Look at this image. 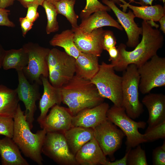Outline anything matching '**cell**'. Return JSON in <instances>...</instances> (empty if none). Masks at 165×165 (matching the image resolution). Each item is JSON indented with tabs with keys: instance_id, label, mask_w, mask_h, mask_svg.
Returning a JSON list of instances; mask_svg holds the SVG:
<instances>
[{
	"instance_id": "1",
	"label": "cell",
	"mask_w": 165,
	"mask_h": 165,
	"mask_svg": "<svg viewBox=\"0 0 165 165\" xmlns=\"http://www.w3.org/2000/svg\"><path fill=\"white\" fill-rule=\"evenodd\" d=\"M141 26L142 39L134 50L127 51L126 46L122 43L118 46V59L112 64L115 71L123 72L131 64H135L138 68L156 54L158 50L162 47L164 37L161 31L158 28H153L145 20L142 22Z\"/></svg>"
},
{
	"instance_id": "2",
	"label": "cell",
	"mask_w": 165,
	"mask_h": 165,
	"mask_svg": "<svg viewBox=\"0 0 165 165\" xmlns=\"http://www.w3.org/2000/svg\"><path fill=\"white\" fill-rule=\"evenodd\" d=\"M62 102L68 107L72 115L86 108H92L104 102L97 89L90 80L75 75L61 88Z\"/></svg>"
},
{
	"instance_id": "3",
	"label": "cell",
	"mask_w": 165,
	"mask_h": 165,
	"mask_svg": "<svg viewBox=\"0 0 165 165\" xmlns=\"http://www.w3.org/2000/svg\"><path fill=\"white\" fill-rule=\"evenodd\" d=\"M14 128L12 139L24 155L39 165L43 164L42 148L46 132L44 129L36 133L31 131L24 112L19 104L13 118Z\"/></svg>"
},
{
	"instance_id": "4",
	"label": "cell",
	"mask_w": 165,
	"mask_h": 165,
	"mask_svg": "<svg viewBox=\"0 0 165 165\" xmlns=\"http://www.w3.org/2000/svg\"><path fill=\"white\" fill-rule=\"evenodd\" d=\"M115 71L112 64L103 61L98 72L90 80L101 97L109 99L115 106L122 107V79Z\"/></svg>"
},
{
	"instance_id": "5",
	"label": "cell",
	"mask_w": 165,
	"mask_h": 165,
	"mask_svg": "<svg viewBox=\"0 0 165 165\" xmlns=\"http://www.w3.org/2000/svg\"><path fill=\"white\" fill-rule=\"evenodd\" d=\"M122 77V107L127 115L133 119L138 118L144 111L142 104L139 98L140 76L138 67L130 64L123 71Z\"/></svg>"
},
{
	"instance_id": "6",
	"label": "cell",
	"mask_w": 165,
	"mask_h": 165,
	"mask_svg": "<svg viewBox=\"0 0 165 165\" xmlns=\"http://www.w3.org/2000/svg\"><path fill=\"white\" fill-rule=\"evenodd\" d=\"M46 59L49 81L53 86L61 88L75 75L76 59L66 52L50 49Z\"/></svg>"
},
{
	"instance_id": "7",
	"label": "cell",
	"mask_w": 165,
	"mask_h": 165,
	"mask_svg": "<svg viewBox=\"0 0 165 165\" xmlns=\"http://www.w3.org/2000/svg\"><path fill=\"white\" fill-rule=\"evenodd\" d=\"M106 116L109 121L120 128L126 136V151L141 143L146 142L143 134L138 131L139 129H144L145 127L146 123L133 120L127 115L123 107L114 105L108 109Z\"/></svg>"
},
{
	"instance_id": "8",
	"label": "cell",
	"mask_w": 165,
	"mask_h": 165,
	"mask_svg": "<svg viewBox=\"0 0 165 165\" xmlns=\"http://www.w3.org/2000/svg\"><path fill=\"white\" fill-rule=\"evenodd\" d=\"M140 76L139 90L148 94L153 88L165 86V58L157 54L138 68Z\"/></svg>"
},
{
	"instance_id": "9",
	"label": "cell",
	"mask_w": 165,
	"mask_h": 165,
	"mask_svg": "<svg viewBox=\"0 0 165 165\" xmlns=\"http://www.w3.org/2000/svg\"><path fill=\"white\" fill-rule=\"evenodd\" d=\"M23 47L28 56V64L23 72L30 81L41 85L42 83L41 76L42 75L47 78L48 77L46 58L50 49L31 42L25 44Z\"/></svg>"
},
{
	"instance_id": "10",
	"label": "cell",
	"mask_w": 165,
	"mask_h": 165,
	"mask_svg": "<svg viewBox=\"0 0 165 165\" xmlns=\"http://www.w3.org/2000/svg\"><path fill=\"white\" fill-rule=\"evenodd\" d=\"M42 153L60 165H79L71 152L63 133H46Z\"/></svg>"
},
{
	"instance_id": "11",
	"label": "cell",
	"mask_w": 165,
	"mask_h": 165,
	"mask_svg": "<svg viewBox=\"0 0 165 165\" xmlns=\"http://www.w3.org/2000/svg\"><path fill=\"white\" fill-rule=\"evenodd\" d=\"M94 136L104 154L114 161V154L121 147L125 136L123 132L107 119L94 129Z\"/></svg>"
},
{
	"instance_id": "12",
	"label": "cell",
	"mask_w": 165,
	"mask_h": 165,
	"mask_svg": "<svg viewBox=\"0 0 165 165\" xmlns=\"http://www.w3.org/2000/svg\"><path fill=\"white\" fill-rule=\"evenodd\" d=\"M17 72L18 80L17 93L19 100L24 105V115L31 130L33 127L34 114L37 109L36 102L40 98L39 85L35 82L32 84L29 82L22 70Z\"/></svg>"
},
{
	"instance_id": "13",
	"label": "cell",
	"mask_w": 165,
	"mask_h": 165,
	"mask_svg": "<svg viewBox=\"0 0 165 165\" xmlns=\"http://www.w3.org/2000/svg\"><path fill=\"white\" fill-rule=\"evenodd\" d=\"M72 29L74 33L75 44L80 52L101 56L103 50L102 42L105 30L101 28L87 33L81 30L79 27Z\"/></svg>"
},
{
	"instance_id": "14",
	"label": "cell",
	"mask_w": 165,
	"mask_h": 165,
	"mask_svg": "<svg viewBox=\"0 0 165 165\" xmlns=\"http://www.w3.org/2000/svg\"><path fill=\"white\" fill-rule=\"evenodd\" d=\"M102 2L112 10L127 35V46L135 47L139 42L140 36L142 35V29L139 27L134 21L135 17L130 10L126 13L120 9L111 0H102Z\"/></svg>"
},
{
	"instance_id": "15",
	"label": "cell",
	"mask_w": 165,
	"mask_h": 165,
	"mask_svg": "<svg viewBox=\"0 0 165 165\" xmlns=\"http://www.w3.org/2000/svg\"><path fill=\"white\" fill-rule=\"evenodd\" d=\"M72 116L68 108L55 105L51 108L49 114L38 123L47 133H64L73 127Z\"/></svg>"
},
{
	"instance_id": "16",
	"label": "cell",
	"mask_w": 165,
	"mask_h": 165,
	"mask_svg": "<svg viewBox=\"0 0 165 165\" xmlns=\"http://www.w3.org/2000/svg\"><path fill=\"white\" fill-rule=\"evenodd\" d=\"M109 108L108 103L104 102L94 107L84 109L72 116V125L94 129L107 119Z\"/></svg>"
},
{
	"instance_id": "17",
	"label": "cell",
	"mask_w": 165,
	"mask_h": 165,
	"mask_svg": "<svg viewBox=\"0 0 165 165\" xmlns=\"http://www.w3.org/2000/svg\"><path fill=\"white\" fill-rule=\"evenodd\" d=\"M148 94L142 99V103L148 110V127H150L165 121V95L162 93Z\"/></svg>"
},
{
	"instance_id": "18",
	"label": "cell",
	"mask_w": 165,
	"mask_h": 165,
	"mask_svg": "<svg viewBox=\"0 0 165 165\" xmlns=\"http://www.w3.org/2000/svg\"><path fill=\"white\" fill-rule=\"evenodd\" d=\"M75 156L78 165H105L108 161L94 138L84 145Z\"/></svg>"
},
{
	"instance_id": "19",
	"label": "cell",
	"mask_w": 165,
	"mask_h": 165,
	"mask_svg": "<svg viewBox=\"0 0 165 165\" xmlns=\"http://www.w3.org/2000/svg\"><path fill=\"white\" fill-rule=\"evenodd\" d=\"M40 78L43 86V92L39 102L40 114L37 119L38 122L46 116L50 108L55 105H60L62 102L61 88L53 86L47 78L42 75Z\"/></svg>"
},
{
	"instance_id": "20",
	"label": "cell",
	"mask_w": 165,
	"mask_h": 165,
	"mask_svg": "<svg viewBox=\"0 0 165 165\" xmlns=\"http://www.w3.org/2000/svg\"><path fill=\"white\" fill-rule=\"evenodd\" d=\"M104 26L113 27L121 31L123 30V28L118 22L107 11H105L95 12L87 18L82 19L79 28L83 32L89 33Z\"/></svg>"
},
{
	"instance_id": "21",
	"label": "cell",
	"mask_w": 165,
	"mask_h": 165,
	"mask_svg": "<svg viewBox=\"0 0 165 165\" xmlns=\"http://www.w3.org/2000/svg\"><path fill=\"white\" fill-rule=\"evenodd\" d=\"M0 155L2 165H29L12 138L0 139Z\"/></svg>"
},
{
	"instance_id": "22",
	"label": "cell",
	"mask_w": 165,
	"mask_h": 165,
	"mask_svg": "<svg viewBox=\"0 0 165 165\" xmlns=\"http://www.w3.org/2000/svg\"><path fill=\"white\" fill-rule=\"evenodd\" d=\"M72 153L75 155L85 143L94 138V129L81 127H73L64 133Z\"/></svg>"
},
{
	"instance_id": "23",
	"label": "cell",
	"mask_w": 165,
	"mask_h": 165,
	"mask_svg": "<svg viewBox=\"0 0 165 165\" xmlns=\"http://www.w3.org/2000/svg\"><path fill=\"white\" fill-rule=\"evenodd\" d=\"M98 58L92 54L80 52L76 59L75 75L90 80L99 70Z\"/></svg>"
},
{
	"instance_id": "24",
	"label": "cell",
	"mask_w": 165,
	"mask_h": 165,
	"mask_svg": "<svg viewBox=\"0 0 165 165\" xmlns=\"http://www.w3.org/2000/svg\"><path fill=\"white\" fill-rule=\"evenodd\" d=\"M123 4H119L123 8V11L126 12L127 7L133 11L135 17L142 19L146 21H158L159 19L165 14V6L160 4L154 6H136L130 4L124 0H120Z\"/></svg>"
},
{
	"instance_id": "25",
	"label": "cell",
	"mask_w": 165,
	"mask_h": 165,
	"mask_svg": "<svg viewBox=\"0 0 165 165\" xmlns=\"http://www.w3.org/2000/svg\"><path fill=\"white\" fill-rule=\"evenodd\" d=\"M19 101L16 89L0 85V116L13 118Z\"/></svg>"
},
{
	"instance_id": "26",
	"label": "cell",
	"mask_w": 165,
	"mask_h": 165,
	"mask_svg": "<svg viewBox=\"0 0 165 165\" xmlns=\"http://www.w3.org/2000/svg\"><path fill=\"white\" fill-rule=\"evenodd\" d=\"M27 52L23 47L18 49L6 50L3 60L2 67L5 70L15 69L16 71L23 70L28 63Z\"/></svg>"
},
{
	"instance_id": "27",
	"label": "cell",
	"mask_w": 165,
	"mask_h": 165,
	"mask_svg": "<svg viewBox=\"0 0 165 165\" xmlns=\"http://www.w3.org/2000/svg\"><path fill=\"white\" fill-rule=\"evenodd\" d=\"M74 36V33L72 29L66 30L54 35L49 43L52 46L63 48L67 54L76 59L80 52L75 44Z\"/></svg>"
},
{
	"instance_id": "28",
	"label": "cell",
	"mask_w": 165,
	"mask_h": 165,
	"mask_svg": "<svg viewBox=\"0 0 165 165\" xmlns=\"http://www.w3.org/2000/svg\"><path fill=\"white\" fill-rule=\"evenodd\" d=\"M75 1L72 0H60L55 2L58 14L64 16L72 26V28H78L77 24L79 16L75 13L74 6Z\"/></svg>"
},
{
	"instance_id": "29",
	"label": "cell",
	"mask_w": 165,
	"mask_h": 165,
	"mask_svg": "<svg viewBox=\"0 0 165 165\" xmlns=\"http://www.w3.org/2000/svg\"><path fill=\"white\" fill-rule=\"evenodd\" d=\"M42 6L45 10L47 16V24L46 29L47 34H50L58 31L59 26L57 20L58 14L54 5L45 0Z\"/></svg>"
},
{
	"instance_id": "30",
	"label": "cell",
	"mask_w": 165,
	"mask_h": 165,
	"mask_svg": "<svg viewBox=\"0 0 165 165\" xmlns=\"http://www.w3.org/2000/svg\"><path fill=\"white\" fill-rule=\"evenodd\" d=\"M136 148L129 149L128 153L127 165H148L145 150L139 145Z\"/></svg>"
},
{
	"instance_id": "31",
	"label": "cell",
	"mask_w": 165,
	"mask_h": 165,
	"mask_svg": "<svg viewBox=\"0 0 165 165\" xmlns=\"http://www.w3.org/2000/svg\"><path fill=\"white\" fill-rule=\"evenodd\" d=\"M143 134L146 142H152L160 139H165V121L153 127H148Z\"/></svg>"
},
{
	"instance_id": "32",
	"label": "cell",
	"mask_w": 165,
	"mask_h": 165,
	"mask_svg": "<svg viewBox=\"0 0 165 165\" xmlns=\"http://www.w3.org/2000/svg\"><path fill=\"white\" fill-rule=\"evenodd\" d=\"M111 9L108 6L104 5L98 0H86V4L80 14L82 19L88 17L94 13L100 11H111Z\"/></svg>"
},
{
	"instance_id": "33",
	"label": "cell",
	"mask_w": 165,
	"mask_h": 165,
	"mask_svg": "<svg viewBox=\"0 0 165 165\" xmlns=\"http://www.w3.org/2000/svg\"><path fill=\"white\" fill-rule=\"evenodd\" d=\"M14 123L13 118L0 116V134L12 138Z\"/></svg>"
},
{
	"instance_id": "34",
	"label": "cell",
	"mask_w": 165,
	"mask_h": 165,
	"mask_svg": "<svg viewBox=\"0 0 165 165\" xmlns=\"http://www.w3.org/2000/svg\"><path fill=\"white\" fill-rule=\"evenodd\" d=\"M152 162L153 165H165V141L161 146L156 147L153 150Z\"/></svg>"
},
{
	"instance_id": "35",
	"label": "cell",
	"mask_w": 165,
	"mask_h": 165,
	"mask_svg": "<svg viewBox=\"0 0 165 165\" xmlns=\"http://www.w3.org/2000/svg\"><path fill=\"white\" fill-rule=\"evenodd\" d=\"M116 39L112 31L105 30L103 35L102 45L103 50H108L116 44Z\"/></svg>"
},
{
	"instance_id": "36",
	"label": "cell",
	"mask_w": 165,
	"mask_h": 165,
	"mask_svg": "<svg viewBox=\"0 0 165 165\" xmlns=\"http://www.w3.org/2000/svg\"><path fill=\"white\" fill-rule=\"evenodd\" d=\"M10 11L6 8H0V26L14 27L15 25L9 18Z\"/></svg>"
},
{
	"instance_id": "37",
	"label": "cell",
	"mask_w": 165,
	"mask_h": 165,
	"mask_svg": "<svg viewBox=\"0 0 165 165\" xmlns=\"http://www.w3.org/2000/svg\"><path fill=\"white\" fill-rule=\"evenodd\" d=\"M39 5L35 3L29 4L26 17L33 23H34L39 17V14L37 12V9Z\"/></svg>"
},
{
	"instance_id": "38",
	"label": "cell",
	"mask_w": 165,
	"mask_h": 165,
	"mask_svg": "<svg viewBox=\"0 0 165 165\" xmlns=\"http://www.w3.org/2000/svg\"><path fill=\"white\" fill-rule=\"evenodd\" d=\"M22 34L23 36L25 37L27 33L32 28L33 23L28 19L26 16L19 18Z\"/></svg>"
},
{
	"instance_id": "39",
	"label": "cell",
	"mask_w": 165,
	"mask_h": 165,
	"mask_svg": "<svg viewBox=\"0 0 165 165\" xmlns=\"http://www.w3.org/2000/svg\"><path fill=\"white\" fill-rule=\"evenodd\" d=\"M108 52L109 56V61H111V64H113L117 61L119 57V52L118 49L114 46L109 49Z\"/></svg>"
},
{
	"instance_id": "40",
	"label": "cell",
	"mask_w": 165,
	"mask_h": 165,
	"mask_svg": "<svg viewBox=\"0 0 165 165\" xmlns=\"http://www.w3.org/2000/svg\"><path fill=\"white\" fill-rule=\"evenodd\" d=\"M129 150V149L126 151L124 156L122 158L113 162H110L108 160L105 165H127V158Z\"/></svg>"
},
{
	"instance_id": "41",
	"label": "cell",
	"mask_w": 165,
	"mask_h": 165,
	"mask_svg": "<svg viewBox=\"0 0 165 165\" xmlns=\"http://www.w3.org/2000/svg\"><path fill=\"white\" fill-rule=\"evenodd\" d=\"M19 1L23 7L27 8L28 6L32 3H35L42 6L45 0H16Z\"/></svg>"
},
{
	"instance_id": "42",
	"label": "cell",
	"mask_w": 165,
	"mask_h": 165,
	"mask_svg": "<svg viewBox=\"0 0 165 165\" xmlns=\"http://www.w3.org/2000/svg\"><path fill=\"white\" fill-rule=\"evenodd\" d=\"M135 0H130V2L129 3L134 2ZM154 0H140V2H135L136 3H138L141 6H152V3L153 1ZM160 1H162L163 3H165V0H160Z\"/></svg>"
},
{
	"instance_id": "43",
	"label": "cell",
	"mask_w": 165,
	"mask_h": 165,
	"mask_svg": "<svg viewBox=\"0 0 165 165\" xmlns=\"http://www.w3.org/2000/svg\"><path fill=\"white\" fill-rule=\"evenodd\" d=\"M16 0H0V8H6L12 5Z\"/></svg>"
},
{
	"instance_id": "44",
	"label": "cell",
	"mask_w": 165,
	"mask_h": 165,
	"mask_svg": "<svg viewBox=\"0 0 165 165\" xmlns=\"http://www.w3.org/2000/svg\"><path fill=\"white\" fill-rule=\"evenodd\" d=\"M160 24V30L165 34V14L159 20Z\"/></svg>"
},
{
	"instance_id": "45",
	"label": "cell",
	"mask_w": 165,
	"mask_h": 165,
	"mask_svg": "<svg viewBox=\"0 0 165 165\" xmlns=\"http://www.w3.org/2000/svg\"><path fill=\"white\" fill-rule=\"evenodd\" d=\"M6 52V50L4 49L0 43V68L2 67V62Z\"/></svg>"
},
{
	"instance_id": "46",
	"label": "cell",
	"mask_w": 165,
	"mask_h": 165,
	"mask_svg": "<svg viewBox=\"0 0 165 165\" xmlns=\"http://www.w3.org/2000/svg\"><path fill=\"white\" fill-rule=\"evenodd\" d=\"M114 2L115 4L116 3L118 5L121 4V2H120V0H111ZM130 1V0H128Z\"/></svg>"
},
{
	"instance_id": "47",
	"label": "cell",
	"mask_w": 165,
	"mask_h": 165,
	"mask_svg": "<svg viewBox=\"0 0 165 165\" xmlns=\"http://www.w3.org/2000/svg\"><path fill=\"white\" fill-rule=\"evenodd\" d=\"M47 1L53 4L55 2L59 1L60 0H46Z\"/></svg>"
},
{
	"instance_id": "48",
	"label": "cell",
	"mask_w": 165,
	"mask_h": 165,
	"mask_svg": "<svg viewBox=\"0 0 165 165\" xmlns=\"http://www.w3.org/2000/svg\"><path fill=\"white\" fill-rule=\"evenodd\" d=\"M75 0V1L76 0Z\"/></svg>"
}]
</instances>
